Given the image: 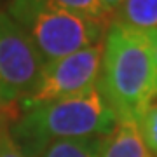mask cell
Wrapping results in <instances>:
<instances>
[{
  "label": "cell",
  "mask_w": 157,
  "mask_h": 157,
  "mask_svg": "<svg viewBox=\"0 0 157 157\" xmlns=\"http://www.w3.org/2000/svg\"><path fill=\"white\" fill-rule=\"evenodd\" d=\"M119 124L100 87L82 94L25 108L7 126L25 157H39L54 141L101 138Z\"/></svg>",
  "instance_id": "cell-1"
},
{
  "label": "cell",
  "mask_w": 157,
  "mask_h": 157,
  "mask_svg": "<svg viewBox=\"0 0 157 157\" xmlns=\"http://www.w3.org/2000/svg\"><path fill=\"white\" fill-rule=\"evenodd\" d=\"M98 87L119 122H138L157 96L154 58L143 32L110 21L103 39Z\"/></svg>",
  "instance_id": "cell-2"
},
{
  "label": "cell",
  "mask_w": 157,
  "mask_h": 157,
  "mask_svg": "<svg viewBox=\"0 0 157 157\" xmlns=\"http://www.w3.org/2000/svg\"><path fill=\"white\" fill-rule=\"evenodd\" d=\"M6 11L26 32L44 63L101 42L110 25L68 11L52 0H11Z\"/></svg>",
  "instance_id": "cell-3"
},
{
  "label": "cell",
  "mask_w": 157,
  "mask_h": 157,
  "mask_svg": "<svg viewBox=\"0 0 157 157\" xmlns=\"http://www.w3.org/2000/svg\"><path fill=\"white\" fill-rule=\"evenodd\" d=\"M44 59L26 32L0 7V103L17 107L39 82Z\"/></svg>",
  "instance_id": "cell-4"
},
{
  "label": "cell",
  "mask_w": 157,
  "mask_h": 157,
  "mask_svg": "<svg viewBox=\"0 0 157 157\" xmlns=\"http://www.w3.org/2000/svg\"><path fill=\"white\" fill-rule=\"evenodd\" d=\"M101 63L103 40L59 59L44 63L37 86L21 103L23 108L72 98L98 87L101 77Z\"/></svg>",
  "instance_id": "cell-5"
},
{
  "label": "cell",
  "mask_w": 157,
  "mask_h": 157,
  "mask_svg": "<svg viewBox=\"0 0 157 157\" xmlns=\"http://www.w3.org/2000/svg\"><path fill=\"white\" fill-rule=\"evenodd\" d=\"M98 157H152L136 122H119L98 141Z\"/></svg>",
  "instance_id": "cell-6"
},
{
  "label": "cell",
  "mask_w": 157,
  "mask_h": 157,
  "mask_svg": "<svg viewBox=\"0 0 157 157\" xmlns=\"http://www.w3.org/2000/svg\"><path fill=\"white\" fill-rule=\"evenodd\" d=\"M112 21L140 32L157 30V0H126Z\"/></svg>",
  "instance_id": "cell-7"
},
{
  "label": "cell",
  "mask_w": 157,
  "mask_h": 157,
  "mask_svg": "<svg viewBox=\"0 0 157 157\" xmlns=\"http://www.w3.org/2000/svg\"><path fill=\"white\" fill-rule=\"evenodd\" d=\"M100 138L59 140L51 143L39 157H98Z\"/></svg>",
  "instance_id": "cell-8"
},
{
  "label": "cell",
  "mask_w": 157,
  "mask_h": 157,
  "mask_svg": "<svg viewBox=\"0 0 157 157\" xmlns=\"http://www.w3.org/2000/svg\"><path fill=\"white\" fill-rule=\"evenodd\" d=\"M136 124L150 155L157 157V98L145 108Z\"/></svg>",
  "instance_id": "cell-9"
},
{
  "label": "cell",
  "mask_w": 157,
  "mask_h": 157,
  "mask_svg": "<svg viewBox=\"0 0 157 157\" xmlns=\"http://www.w3.org/2000/svg\"><path fill=\"white\" fill-rule=\"evenodd\" d=\"M54 4L65 7L68 11L84 14L93 19H100V21H108L110 23V12L105 9L101 4V0H52Z\"/></svg>",
  "instance_id": "cell-10"
},
{
  "label": "cell",
  "mask_w": 157,
  "mask_h": 157,
  "mask_svg": "<svg viewBox=\"0 0 157 157\" xmlns=\"http://www.w3.org/2000/svg\"><path fill=\"white\" fill-rule=\"evenodd\" d=\"M0 157H25L19 147L12 141L7 128H0Z\"/></svg>",
  "instance_id": "cell-11"
},
{
  "label": "cell",
  "mask_w": 157,
  "mask_h": 157,
  "mask_svg": "<svg viewBox=\"0 0 157 157\" xmlns=\"http://www.w3.org/2000/svg\"><path fill=\"white\" fill-rule=\"evenodd\" d=\"M19 115L17 112V107H9V105H4L0 103V128H7V122L11 121L14 122Z\"/></svg>",
  "instance_id": "cell-12"
},
{
  "label": "cell",
  "mask_w": 157,
  "mask_h": 157,
  "mask_svg": "<svg viewBox=\"0 0 157 157\" xmlns=\"http://www.w3.org/2000/svg\"><path fill=\"white\" fill-rule=\"evenodd\" d=\"M150 44L152 49V58H154V67H155V77H157V30H150V32H143ZM157 98V96H155Z\"/></svg>",
  "instance_id": "cell-13"
},
{
  "label": "cell",
  "mask_w": 157,
  "mask_h": 157,
  "mask_svg": "<svg viewBox=\"0 0 157 157\" xmlns=\"http://www.w3.org/2000/svg\"><path fill=\"white\" fill-rule=\"evenodd\" d=\"M126 0H101V4L105 6V9H107L108 12H110V16L113 17V14L121 9V6H122Z\"/></svg>",
  "instance_id": "cell-14"
},
{
  "label": "cell",
  "mask_w": 157,
  "mask_h": 157,
  "mask_svg": "<svg viewBox=\"0 0 157 157\" xmlns=\"http://www.w3.org/2000/svg\"><path fill=\"white\" fill-rule=\"evenodd\" d=\"M6 2H7V4H9L11 0H0V7H2V4H6Z\"/></svg>",
  "instance_id": "cell-15"
}]
</instances>
